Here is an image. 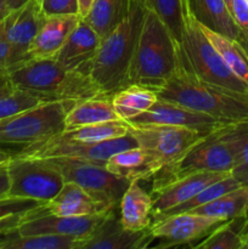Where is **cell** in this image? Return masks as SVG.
I'll return each mask as SVG.
<instances>
[{"mask_svg": "<svg viewBox=\"0 0 248 249\" xmlns=\"http://www.w3.org/2000/svg\"><path fill=\"white\" fill-rule=\"evenodd\" d=\"M44 207L49 213L60 216L92 215L105 212L84 189L72 181H66L55 198Z\"/></svg>", "mask_w": 248, "mask_h": 249, "instance_id": "cell-24", "label": "cell"}, {"mask_svg": "<svg viewBox=\"0 0 248 249\" xmlns=\"http://www.w3.org/2000/svg\"><path fill=\"white\" fill-rule=\"evenodd\" d=\"M119 219L129 231H145L152 223V197L133 180L119 202Z\"/></svg>", "mask_w": 248, "mask_h": 249, "instance_id": "cell-21", "label": "cell"}, {"mask_svg": "<svg viewBox=\"0 0 248 249\" xmlns=\"http://www.w3.org/2000/svg\"><path fill=\"white\" fill-rule=\"evenodd\" d=\"M14 65V49H12L11 44L7 40L6 36H5L4 24H2L1 21L0 22V67H1L2 70H7V68L12 67Z\"/></svg>", "mask_w": 248, "mask_h": 249, "instance_id": "cell-38", "label": "cell"}, {"mask_svg": "<svg viewBox=\"0 0 248 249\" xmlns=\"http://www.w3.org/2000/svg\"><path fill=\"white\" fill-rule=\"evenodd\" d=\"M105 168L112 174L125 178L129 181H141L155 178L164 167L155 155L140 146H135L112 155Z\"/></svg>", "mask_w": 248, "mask_h": 249, "instance_id": "cell-20", "label": "cell"}, {"mask_svg": "<svg viewBox=\"0 0 248 249\" xmlns=\"http://www.w3.org/2000/svg\"><path fill=\"white\" fill-rule=\"evenodd\" d=\"M7 174L9 196L35 199L44 204L55 198L66 182L62 174L44 158L14 155L7 162Z\"/></svg>", "mask_w": 248, "mask_h": 249, "instance_id": "cell-9", "label": "cell"}, {"mask_svg": "<svg viewBox=\"0 0 248 249\" xmlns=\"http://www.w3.org/2000/svg\"><path fill=\"white\" fill-rule=\"evenodd\" d=\"M209 43L214 46L233 74L248 87V57L237 40L219 34L199 24Z\"/></svg>", "mask_w": 248, "mask_h": 249, "instance_id": "cell-29", "label": "cell"}, {"mask_svg": "<svg viewBox=\"0 0 248 249\" xmlns=\"http://www.w3.org/2000/svg\"><path fill=\"white\" fill-rule=\"evenodd\" d=\"M135 146H138V142L129 133L122 138L94 143L66 140L57 134L48 140L23 148L15 155L31 158H72L105 165L112 155Z\"/></svg>", "mask_w": 248, "mask_h": 249, "instance_id": "cell-10", "label": "cell"}, {"mask_svg": "<svg viewBox=\"0 0 248 249\" xmlns=\"http://www.w3.org/2000/svg\"><path fill=\"white\" fill-rule=\"evenodd\" d=\"M180 65V45L167 24L146 10L128 73V85L138 84L156 91Z\"/></svg>", "mask_w": 248, "mask_h": 249, "instance_id": "cell-3", "label": "cell"}, {"mask_svg": "<svg viewBox=\"0 0 248 249\" xmlns=\"http://www.w3.org/2000/svg\"><path fill=\"white\" fill-rule=\"evenodd\" d=\"M229 126L238 141L237 158L231 175L242 186H246L248 185V122L230 124Z\"/></svg>", "mask_w": 248, "mask_h": 249, "instance_id": "cell-35", "label": "cell"}, {"mask_svg": "<svg viewBox=\"0 0 248 249\" xmlns=\"http://www.w3.org/2000/svg\"><path fill=\"white\" fill-rule=\"evenodd\" d=\"M231 1H232V0H225V2H226V5H228L229 10H230V7H231ZM230 12H231V11H230Z\"/></svg>", "mask_w": 248, "mask_h": 249, "instance_id": "cell-48", "label": "cell"}, {"mask_svg": "<svg viewBox=\"0 0 248 249\" xmlns=\"http://www.w3.org/2000/svg\"><path fill=\"white\" fill-rule=\"evenodd\" d=\"M190 213L213 216L221 221L248 215V185L226 192L223 196L194 209Z\"/></svg>", "mask_w": 248, "mask_h": 249, "instance_id": "cell-27", "label": "cell"}, {"mask_svg": "<svg viewBox=\"0 0 248 249\" xmlns=\"http://www.w3.org/2000/svg\"><path fill=\"white\" fill-rule=\"evenodd\" d=\"M12 156H14L12 153H9L7 151L0 148V165L4 164V163H6V162H9L10 158H11Z\"/></svg>", "mask_w": 248, "mask_h": 249, "instance_id": "cell-45", "label": "cell"}, {"mask_svg": "<svg viewBox=\"0 0 248 249\" xmlns=\"http://www.w3.org/2000/svg\"><path fill=\"white\" fill-rule=\"evenodd\" d=\"M247 223L248 215L224 221L207 235L203 241L190 247L196 249H246L245 230Z\"/></svg>", "mask_w": 248, "mask_h": 249, "instance_id": "cell-28", "label": "cell"}, {"mask_svg": "<svg viewBox=\"0 0 248 249\" xmlns=\"http://www.w3.org/2000/svg\"><path fill=\"white\" fill-rule=\"evenodd\" d=\"M230 174L225 172H197L177 179L155 181L150 194L152 197V220L164 212L184 203L208 185Z\"/></svg>", "mask_w": 248, "mask_h": 249, "instance_id": "cell-14", "label": "cell"}, {"mask_svg": "<svg viewBox=\"0 0 248 249\" xmlns=\"http://www.w3.org/2000/svg\"><path fill=\"white\" fill-rule=\"evenodd\" d=\"M184 23L180 45V61L196 77L212 84L248 92V87L226 66L218 51L209 43L198 22L184 0Z\"/></svg>", "mask_w": 248, "mask_h": 249, "instance_id": "cell-5", "label": "cell"}, {"mask_svg": "<svg viewBox=\"0 0 248 249\" xmlns=\"http://www.w3.org/2000/svg\"><path fill=\"white\" fill-rule=\"evenodd\" d=\"M242 32H243V33H245L246 39H247V40H248V29H247V31H242Z\"/></svg>", "mask_w": 248, "mask_h": 249, "instance_id": "cell-49", "label": "cell"}, {"mask_svg": "<svg viewBox=\"0 0 248 249\" xmlns=\"http://www.w3.org/2000/svg\"><path fill=\"white\" fill-rule=\"evenodd\" d=\"M6 83H9V77L5 70H0V88L4 87Z\"/></svg>", "mask_w": 248, "mask_h": 249, "instance_id": "cell-46", "label": "cell"}, {"mask_svg": "<svg viewBox=\"0 0 248 249\" xmlns=\"http://www.w3.org/2000/svg\"><path fill=\"white\" fill-rule=\"evenodd\" d=\"M45 19L39 0H29L19 9L10 11L2 19L5 36L14 49L15 65L28 58L29 46Z\"/></svg>", "mask_w": 248, "mask_h": 249, "instance_id": "cell-16", "label": "cell"}, {"mask_svg": "<svg viewBox=\"0 0 248 249\" xmlns=\"http://www.w3.org/2000/svg\"><path fill=\"white\" fill-rule=\"evenodd\" d=\"M129 128L130 125L125 121H114L80 126L72 130H65L60 134V136L66 140L79 141V142H102L126 135L129 133Z\"/></svg>", "mask_w": 248, "mask_h": 249, "instance_id": "cell-31", "label": "cell"}, {"mask_svg": "<svg viewBox=\"0 0 248 249\" xmlns=\"http://www.w3.org/2000/svg\"><path fill=\"white\" fill-rule=\"evenodd\" d=\"M39 4L46 17L79 15L78 0H39Z\"/></svg>", "mask_w": 248, "mask_h": 249, "instance_id": "cell-37", "label": "cell"}, {"mask_svg": "<svg viewBox=\"0 0 248 249\" xmlns=\"http://www.w3.org/2000/svg\"><path fill=\"white\" fill-rule=\"evenodd\" d=\"M5 71L14 87L50 101L73 105L80 100L105 95L89 74L67 70L55 58H28Z\"/></svg>", "mask_w": 248, "mask_h": 249, "instance_id": "cell-2", "label": "cell"}, {"mask_svg": "<svg viewBox=\"0 0 248 249\" xmlns=\"http://www.w3.org/2000/svg\"><path fill=\"white\" fill-rule=\"evenodd\" d=\"M143 9L152 11L167 24L177 41L181 39L184 23V0H135Z\"/></svg>", "mask_w": 248, "mask_h": 249, "instance_id": "cell-34", "label": "cell"}, {"mask_svg": "<svg viewBox=\"0 0 248 249\" xmlns=\"http://www.w3.org/2000/svg\"><path fill=\"white\" fill-rule=\"evenodd\" d=\"M129 134L135 139L138 146L155 155L164 168L179 162L206 136L185 126L167 124L130 125Z\"/></svg>", "mask_w": 248, "mask_h": 249, "instance_id": "cell-11", "label": "cell"}, {"mask_svg": "<svg viewBox=\"0 0 248 249\" xmlns=\"http://www.w3.org/2000/svg\"><path fill=\"white\" fill-rule=\"evenodd\" d=\"M126 123L129 125L167 124V125L185 126V128L199 131L204 135H208L220 126L225 125L208 114L162 99H158L151 108L129 119Z\"/></svg>", "mask_w": 248, "mask_h": 249, "instance_id": "cell-15", "label": "cell"}, {"mask_svg": "<svg viewBox=\"0 0 248 249\" xmlns=\"http://www.w3.org/2000/svg\"><path fill=\"white\" fill-rule=\"evenodd\" d=\"M44 203L35 199L22 198V197L6 196L0 198V226L10 219L27 213L29 211L43 206Z\"/></svg>", "mask_w": 248, "mask_h": 249, "instance_id": "cell-36", "label": "cell"}, {"mask_svg": "<svg viewBox=\"0 0 248 249\" xmlns=\"http://www.w3.org/2000/svg\"><path fill=\"white\" fill-rule=\"evenodd\" d=\"M62 174L65 181H72L84 189L102 211L107 212L119 206L129 181L125 178L112 174L105 165L72 158H44Z\"/></svg>", "mask_w": 248, "mask_h": 249, "instance_id": "cell-8", "label": "cell"}, {"mask_svg": "<svg viewBox=\"0 0 248 249\" xmlns=\"http://www.w3.org/2000/svg\"><path fill=\"white\" fill-rule=\"evenodd\" d=\"M114 121H123V119H121V117L117 114L111 96L100 95V96L80 100L68 107L65 118V130H72L80 126Z\"/></svg>", "mask_w": 248, "mask_h": 249, "instance_id": "cell-23", "label": "cell"}, {"mask_svg": "<svg viewBox=\"0 0 248 249\" xmlns=\"http://www.w3.org/2000/svg\"><path fill=\"white\" fill-rule=\"evenodd\" d=\"M70 104L50 101L0 121V146H19V151L65 131ZM16 152V153H17Z\"/></svg>", "mask_w": 248, "mask_h": 249, "instance_id": "cell-7", "label": "cell"}, {"mask_svg": "<svg viewBox=\"0 0 248 249\" xmlns=\"http://www.w3.org/2000/svg\"><path fill=\"white\" fill-rule=\"evenodd\" d=\"M245 243H246V249H248V223L245 230Z\"/></svg>", "mask_w": 248, "mask_h": 249, "instance_id": "cell-47", "label": "cell"}, {"mask_svg": "<svg viewBox=\"0 0 248 249\" xmlns=\"http://www.w3.org/2000/svg\"><path fill=\"white\" fill-rule=\"evenodd\" d=\"M0 70H2V68H1V67H0Z\"/></svg>", "mask_w": 248, "mask_h": 249, "instance_id": "cell-50", "label": "cell"}, {"mask_svg": "<svg viewBox=\"0 0 248 249\" xmlns=\"http://www.w3.org/2000/svg\"><path fill=\"white\" fill-rule=\"evenodd\" d=\"M109 211L92 215L60 216L49 213L43 204L17 216L11 231L22 236L61 235L82 241L94 232Z\"/></svg>", "mask_w": 248, "mask_h": 249, "instance_id": "cell-12", "label": "cell"}, {"mask_svg": "<svg viewBox=\"0 0 248 249\" xmlns=\"http://www.w3.org/2000/svg\"><path fill=\"white\" fill-rule=\"evenodd\" d=\"M10 180L7 174V162L0 165V198L9 196Z\"/></svg>", "mask_w": 248, "mask_h": 249, "instance_id": "cell-40", "label": "cell"}, {"mask_svg": "<svg viewBox=\"0 0 248 249\" xmlns=\"http://www.w3.org/2000/svg\"><path fill=\"white\" fill-rule=\"evenodd\" d=\"M100 41L101 36L99 33L82 17L53 58L67 70L87 73L88 65L94 57Z\"/></svg>", "mask_w": 248, "mask_h": 249, "instance_id": "cell-18", "label": "cell"}, {"mask_svg": "<svg viewBox=\"0 0 248 249\" xmlns=\"http://www.w3.org/2000/svg\"><path fill=\"white\" fill-rule=\"evenodd\" d=\"M133 0H94L91 7L83 18L105 36L113 31L129 15Z\"/></svg>", "mask_w": 248, "mask_h": 249, "instance_id": "cell-25", "label": "cell"}, {"mask_svg": "<svg viewBox=\"0 0 248 249\" xmlns=\"http://www.w3.org/2000/svg\"><path fill=\"white\" fill-rule=\"evenodd\" d=\"M229 125L225 124L204 136L179 162L163 168L155 177V181L177 179L197 172H232L237 158L238 141Z\"/></svg>", "mask_w": 248, "mask_h": 249, "instance_id": "cell-6", "label": "cell"}, {"mask_svg": "<svg viewBox=\"0 0 248 249\" xmlns=\"http://www.w3.org/2000/svg\"><path fill=\"white\" fill-rule=\"evenodd\" d=\"M156 94L158 99L206 113L224 124L248 122V92L204 82L187 70L181 61Z\"/></svg>", "mask_w": 248, "mask_h": 249, "instance_id": "cell-1", "label": "cell"}, {"mask_svg": "<svg viewBox=\"0 0 248 249\" xmlns=\"http://www.w3.org/2000/svg\"><path fill=\"white\" fill-rule=\"evenodd\" d=\"M79 1V15L84 17L88 14L89 9L91 7V4L94 0H78Z\"/></svg>", "mask_w": 248, "mask_h": 249, "instance_id": "cell-41", "label": "cell"}, {"mask_svg": "<svg viewBox=\"0 0 248 249\" xmlns=\"http://www.w3.org/2000/svg\"><path fill=\"white\" fill-rule=\"evenodd\" d=\"M185 4L199 24L233 40L238 38L241 29L225 0H185Z\"/></svg>", "mask_w": 248, "mask_h": 249, "instance_id": "cell-22", "label": "cell"}, {"mask_svg": "<svg viewBox=\"0 0 248 249\" xmlns=\"http://www.w3.org/2000/svg\"><path fill=\"white\" fill-rule=\"evenodd\" d=\"M240 186H242V185H241L240 182H238L237 180L230 174L226 178H224V179L219 180V181L208 185V186L204 187L202 191H199L198 194L195 195L194 197H191L190 199L185 201L184 203L179 204V206L164 212L162 215H159L156 219L163 218V216L173 215V214H180V213H187V212H191L194 211V209L198 208V207L204 206V204L214 201V199H216L218 197L225 195L226 192L232 191V190L237 189V187ZM156 219H153V220H156Z\"/></svg>", "mask_w": 248, "mask_h": 249, "instance_id": "cell-33", "label": "cell"}, {"mask_svg": "<svg viewBox=\"0 0 248 249\" xmlns=\"http://www.w3.org/2000/svg\"><path fill=\"white\" fill-rule=\"evenodd\" d=\"M0 249H79V240L61 235L22 236L10 231L0 235Z\"/></svg>", "mask_w": 248, "mask_h": 249, "instance_id": "cell-30", "label": "cell"}, {"mask_svg": "<svg viewBox=\"0 0 248 249\" xmlns=\"http://www.w3.org/2000/svg\"><path fill=\"white\" fill-rule=\"evenodd\" d=\"M28 1L29 0H5V2H6V5H7V7H9L10 11L19 9V7H22L24 4H27Z\"/></svg>", "mask_w": 248, "mask_h": 249, "instance_id": "cell-42", "label": "cell"}, {"mask_svg": "<svg viewBox=\"0 0 248 249\" xmlns=\"http://www.w3.org/2000/svg\"><path fill=\"white\" fill-rule=\"evenodd\" d=\"M224 221L213 216L195 213H180L156 219L147 229L157 245L155 248H172L191 246L195 241L206 237Z\"/></svg>", "mask_w": 248, "mask_h": 249, "instance_id": "cell-13", "label": "cell"}, {"mask_svg": "<svg viewBox=\"0 0 248 249\" xmlns=\"http://www.w3.org/2000/svg\"><path fill=\"white\" fill-rule=\"evenodd\" d=\"M116 209L106 214L89 237L79 241V249H142L152 245L148 230L134 232L124 229Z\"/></svg>", "mask_w": 248, "mask_h": 249, "instance_id": "cell-17", "label": "cell"}, {"mask_svg": "<svg viewBox=\"0 0 248 249\" xmlns=\"http://www.w3.org/2000/svg\"><path fill=\"white\" fill-rule=\"evenodd\" d=\"M146 9L133 0L128 16L107 36H102L87 67L89 77L105 95L112 96L128 85V73Z\"/></svg>", "mask_w": 248, "mask_h": 249, "instance_id": "cell-4", "label": "cell"}, {"mask_svg": "<svg viewBox=\"0 0 248 249\" xmlns=\"http://www.w3.org/2000/svg\"><path fill=\"white\" fill-rule=\"evenodd\" d=\"M236 40H237L238 44H240V45L242 46V49H243V50H245L246 55H247V57H248V40H247V39H246L245 33H243L242 31H241L240 36H238V38L236 39Z\"/></svg>", "mask_w": 248, "mask_h": 249, "instance_id": "cell-43", "label": "cell"}, {"mask_svg": "<svg viewBox=\"0 0 248 249\" xmlns=\"http://www.w3.org/2000/svg\"><path fill=\"white\" fill-rule=\"evenodd\" d=\"M231 15L241 31L248 29V0H232L230 7Z\"/></svg>", "mask_w": 248, "mask_h": 249, "instance_id": "cell-39", "label": "cell"}, {"mask_svg": "<svg viewBox=\"0 0 248 249\" xmlns=\"http://www.w3.org/2000/svg\"><path fill=\"white\" fill-rule=\"evenodd\" d=\"M111 100L117 114L126 122L151 108L158 96L152 89L130 84L112 94Z\"/></svg>", "mask_w": 248, "mask_h": 249, "instance_id": "cell-26", "label": "cell"}, {"mask_svg": "<svg viewBox=\"0 0 248 249\" xmlns=\"http://www.w3.org/2000/svg\"><path fill=\"white\" fill-rule=\"evenodd\" d=\"M80 18H82L80 15L46 17L45 22L29 46L28 58L55 57Z\"/></svg>", "mask_w": 248, "mask_h": 249, "instance_id": "cell-19", "label": "cell"}, {"mask_svg": "<svg viewBox=\"0 0 248 249\" xmlns=\"http://www.w3.org/2000/svg\"><path fill=\"white\" fill-rule=\"evenodd\" d=\"M45 102H50V100L39 96L28 90L14 87L9 80V83L0 88V121Z\"/></svg>", "mask_w": 248, "mask_h": 249, "instance_id": "cell-32", "label": "cell"}, {"mask_svg": "<svg viewBox=\"0 0 248 249\" xmlns=\"http://www.w3.org/2000/svg\"><path fill=\"white\" fill-rule=\"evenodd\" d=\"M9 12H10V10H9V7H7L5 0H0V22H1L2 19L7 16V15H9Z\"/></svg>", "mask_w": 248, "mask_h": 249, "instance_id": "cell-44", "label": "cell"}]
</instances>
